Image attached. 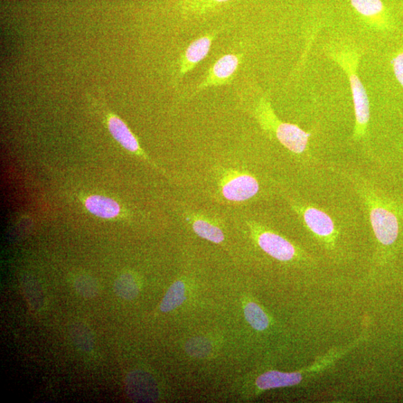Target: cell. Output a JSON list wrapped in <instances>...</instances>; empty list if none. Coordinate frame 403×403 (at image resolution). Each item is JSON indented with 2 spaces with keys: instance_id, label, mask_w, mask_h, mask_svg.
Instances as JSON below:
<instances>
[{
  "instance_id": "6da1fadb",
  "label": "cell",
  "mask_w": 403,
  "mask_h": 403,
  "mask_svg": "<svg viewBox=\"0 0 403 403\" xmlns=\"http://www.w3.org/2000/svg\"><path fill=\"white\" fill-rule=\"evenodd\" d=\"M326 52L349 79L355 117L353 138L359 140L366 136L371 118L369 98L359 76L362 52L355 44L343 40L327 45Z\"/></svg>"
},
{
  "instance_id": "7a4b0ae2",
  "label": "cell",
  "mask_w": 403,
  "mask_h": 403,
  "mask_svg": "<svg viewBox=\"0 0 403 403\" xmlns=\"http://www.w3.org/2000/svg\"><path fill=\"white\" fill-rule=\"evenodd\" d=\"M253 113L261 128L288 151L299 155L306 151L311 133L306 132L295 124L281 121L266 97H261L255 102Z\"/></svg>"
},
{
  "instance_id": "3957f363",
  "label": "cell",
  "mask_w": 403,
  "mask_h": 403,
  "mask_svg": "<svg viewBox=\"0 0 403 403\" xmlns=\"http://www.w3.org/2000/svg\"><path fill=\"white\" fill-rule=\"evenodd\" d=\"M356 186L368 211L375 237L381 245L391 246L396 242L399 235L397 215L388 208L378 194L367 182H359Z\"/></svg>"
},
{
  "instance_id": "277c9868",
  "label": "cell",
  "mask_w": 403,
  "mask_h": 403,
  "mask_svg": "<svg viewBox=\"0 0 403 403\" xmlns=\"http://www.w3.org/2000/svg\"><path fill=\"white\" fill-rule=\"evenodd\" d=\"M292 207L317 238L329 247L334 245L337 230L329 214L312 205L296 201H293Z\"/></svg>"
},
{
  "instance_id": "5b68a950",
  "label": "cell",
  "mask_w": 403,
  "mask_h": 403,
  "mask_svg": "<svg viewBox=\"0 0 403 403\" xmlns=\"http://www.w3.org/2000/svg\"><path fill=\"white\" fill-rule=\"evenodd\" d=\"M241 59V55L227 54L222 56L209 68L203 81L189 93L187 97L191 98L206 88L229 84L236 77Z\"/></svg>"
},
{
  "instance_id": "8992f818",
  "label": "cell",
  "mask_w": 403,
  "mask_h": 403,
  "mask_svg": "<svg viewBox=\"0 0 403 403\" xmlns=\"http://www.w3.org/2000/svg\"><path fill=\"white\" fill-rule=\"evenodd\" d=\"M254 226L259 246L271 257L280 261H290L297 259L301 254V252L292 242L279 234L259 225Z\"/></svg>"
},
{
  "instance_id": "52a82bcc",
  "label": "cell",
  "mask_w": 403,
  "mask_h": 403,
  "mask_svg": "<svg viewBox=\"0 0 403 403\" xmlns=\"http://www.w3.org/2000/svg\"><path fill=\"white\" fill-rule=\"evenodd\" d=\"M259 184L254 176L247 174H234L222 184L224 198L232 202H243L255 196Z\"/></svg>"
},
{
  "instance_id": "ba28073f",
  "label": "cell",
  "mask_w": 403,
  "mask_h": 403,
  "mask_svg": "<svg viewBox=\"0 0 403 403\" xmlns=\"http://www.w3.org/2000/svg\"><path fill=\"white\" fill-rule=\"evenodd\" d=\"M106 112L105 118L108 129L116 142L126 151L135 154L138 157L144 159L149 164L155 166L144 152L142 147H140L138 139L125 122L112 113V112Z\"/></svg>"
},
{
  "instance_id": "9c48e42d",
  "label": "cell",
  "mask_w": 403,
  "mask_h": 403,
  "mask_svg": "<svg viewBox=\"0 0 403 403\" xmlns=\"http://www.w3.org/2000/svg\"><path fill=\"white\" fill-rule=\"evenodd\" d=\"M128 395L135 402H154L158 397L157 384L149 373L135 371L130 373L126 379Z\"/></svg>"
},
{
  "instance_id": "30bf717a",
  "label": "cell",
  "mask_w": 403,
  "mask_h": 403,
  "mask_svg": "<svg viewBox=\"0 0 403 403\" xmlns=\"http://www.w3.org/2000/svg\"><path fill=\"white\" fill-rule=\"evenodd\" d=\"M215 37L214 33L205 35L187 46L180 61L178 77L182 79L208 55Z\"/></svg>"
},
{
  "instance_id": "8fae6325",
  "label": "cell",
  "mask_w": 403,
  "mask_h": 403,
  "mask_svg": "<svg viewBox=\"0 0 403 403\" xmlns=\"http://www.w3.org/2000/svg\"><path fill=\"white\" fill-rule=\"evenodd\" d=\"M314 373L315 368L312 366L306 371L296 373L271 371L259 377L256 380V386L261 390L294 386L301 383L306 376L310 377Z\"/></svg>"
},
{
  "instance_id": "7c38bea8",
  "label": "cell",
  "mask_w": 403,
  "mask_h": 403,
  "mask_svg": "<svg viewBox=\"0 0 403 403\" xmlns=\"http://www.w3.org/2000/svg\"><path fill=\"white\" fill-rule=\"evenodd\" d=\"M87 210L95 216L113 219L119 216L120 206L115 200L102 195H91L84 200Z\"/></svg>"
},
{
  "instance_id": "4fadbf2b",
  "label": "cell",
  "mask_w": 403,
  "mask_h": 403,
  "mask_svg": "<svg viewBox=\"0 0 403 403\" xmlns=\"http://www.w3.org/2000/svg\"><path fill=\"white\" fill-rule=\"evenodd\" d=\"M355 10L368 25L376 27L382 26L385 19V6L381 0H350Z\"/></svg>"
},
{
  "instance_id": "5bb4252c",
  "label": "cell",
  "mask_w": 403,
  "mask_h": 403,
  "mask_svg": "<svg viewBox=\"0 0 403 403\" xmlns=\"http://www.w3.org/2000/svg\"><path fill=\"white\" fill-rule=\"evenodd\" d=\"M192 228L200 238L215 243H221L224 239L223 231L208 220L195 218L192 220Z\"/></svg>"
},
{
  "instance_id": "9a60e30c",
  "label": "cell",
  "mask_w": 403,
  "mask_h": 403,
  "mask_svg": "<svg viewBox=\"0 0 403 403\" xmlns=\"http://www.w3.org/2000/svg\"><path fill=\"white\" fill-rule=\"evenodd\" d=\"M185 286L182 281H176L167 290L160 306L162 312H169L180 306L185 301Z\"/></svg>"
},
{
  "instance_id": "2e32d148",
  "label": "cell",
  "mask_w": 403,
  "mask_h": 403,
  "mask_svg": "<svg viewBox=\"0 0 403 403\" xmlns=\"http://www.w3.org/2000/svg\"><path fill=\"white\" fill-rule=\"evenodd\" d=\"M71 339L77 348L90 352L95 346V339L89 328L82 323H75L71 328Z\"/></svg>"
},
{
  "instance_id": "e0dca14e",
  "label": "cell",
  "mask_w": 403,
  "mask_h": 403,
  "mask_svg": "<svg viewBox=\"0 0 403 403\" xmlns=\"http://www.w3.org/2000/svg\"><path fill=\"white\" fill-rule=\"evenodd\" d=\"M245 315L247 322L256 330L264 331L270 325L268 315L255 303H248L245 306Z\"/></svg>"
},
{
  "instance_id": "ac0fdd59",
  "label": "cell",
  "mask_w": 403,
  "mask_h": 403,
  "mask_svg": "<svg viewBox=\"0 0 403 403\" xmlns=\"http://www.w3.org/2000/svg\"><path fill=\"white\" fill-rule=\"evenodd\" d=\"M114 289L118 297L126 301L135 299L139 292L135 278L129 274L121 275L116 280Z\"/></svg>"
},
{
  "instance_id": "d6986e66",
  "label": "cell",
  "mask_w": 403,
  "mask_h": 403,
  "mask_svg": "<svg viewBox=\"0 0 403 403\" xmlns=\"http://www.w3.org/2000/svg\"><path fill=\"white\" fill-rule=\"evenodd\" d=\"M23 289L28 303L35 311H39L44 305V294L41 286L32 279L24 281Z\"/></svg>"
},
{
  "instance_id": "ffe728a7",
  "label": "cell",
  "mask_w": 403,
  "mask_h": 403,
  "mask_svg": "<svg viewBox=\"0 0 403 403\" xmlns=\"http://www.w3.org/2000/svg\"><path fill=\"white\" fill-rule=\"evenodd\" d=\"M74 287L77 292L86 298H93L98 295L100 287L95 279L88 276H80L75 280Z\"/></svg>"
},
{
  "instance_id": "44dd1931",
  "label": "cell",
  "mask_w": 403,
  "mask_h": 403,
  "mask_svg": "<svg viewBox=\"0 0 403 403\" xmlns=\"http://www.w3.org/2000/svg\"><path fill=\"white\" fill-rule=\"evenodd\" d=\"M186 350L196 357H205L210 353L211 345L207 340L199 337L187 342Z\"/></svg>"
},
{
  "instance_id": "7402d4cb",
  "label": "cell",
  "mask_w": 403,
  "mask_h": 403,
  "mask_svg": "<svg viewBox=\"0 0 403 403\" xmlns=\"http://www.w3.org/2000/svg\"><path fill=\"white\" fill-rule=\"evenodd\" d=\"M393 72L401 86L403 87V51L399 53L392 60Z\"/></svg>"
},
{
  "instance_id": "603a6c76",
  "label": "cell",
  "mask_w": 403,
  "mask_h": 403,
  "mask_svg": "<svg viewBox=\"0 0 403 403\" xmlns=\"http://www.w3.org/2000/svg\"><path fill=\"white\" fill-rule=\"evenodd\" d=\"M211 2L214 3H221L224 2H227L229 0H210Z\"/></svg>"
}]
</instances>
